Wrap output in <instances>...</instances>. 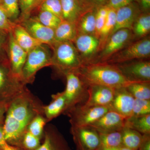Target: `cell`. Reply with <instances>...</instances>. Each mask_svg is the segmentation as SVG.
<instances>
[{"mask_svg":"<svg viewBox=\"0 0 150 150\" xmlns=\"http://www.w3.org/2000/svg\"><path fill=\"white\" fill-rule=\"evenodd\" d=\"M43 107L25 89L11 99L3 126L5 139L10 144L20 148L28 125L43 112Z\"/></svg>","mask_w":150,"mask_h":150,"instance_id":"6da1fadb","label":"cell"},{"mask_svg":"<svg viewBox=\"0 0 150 150\" xmlns=\"http://www.w3.org/2000/svg\"><path fill=\"white\" fill-rule=\"evenodd\" d=\"M76 71L88 86L100 85L117 89L134 83L127 80L116 65L107 62L83 65Z\"/></svg>","mask_w":150,"mask_h":150,"instance_id":"7a4b0ae2","label":"cell"},{"mask_svg":"<svg viewBox=\"0 0 150 150\" xmlns=\"http://www.w3.org/2000/svg\"><path fill=\"white\" fill-rule=\"evenodd\" d=\"M51 49L52 66L61 74L78 70L83 65L79 55L74 43L70 41L56 42Z\"/></svg>","mask_w":150,"mask_h":150,"instance_id":"3957f363","label":"cell"},{"mask_svg":"<svg viewBox=\"0 0 150 150\" xmlns=\"http://www.w3.org/2000/svg\"><path fill=\"white\" fill-rule=\"evenodd\" d=\"M50 47L41 44L28 53L27 58L21 73L23 83L33 81L38 71L43 67L52 66V56Z\"/></svg>","mask_w":150,"mask_h":150,"instance_id":"277c9868","label":"cell"},{"mask_svg":"<svg viewBox=\"0 0 150 150\" xmlns=\"http://www.w3.org/2000/svg\"><path fill=\"white\" fill-rule=\"evenodd\" d=\"M67 84L63 91L67 103L65 112L75 106L84 104L88 98V86L85 83L76 71L65 74Z\"/></svg>","mask_w":150,"mask_h":150,"instance_id":"5b68a950","label":"cell"},{"mask_svg":"<svg viewBox=\"0 0 150 150\" xmlns=\"http://www.w3.org/2000/svg\"><path fill=\"white\" fill-rule=\"evenodd\" d=\"M150 37L148 35L132 42L105 62L116 64L137 59H150Z\"/></svg>","mask_w":150,"mask_h":150,"instance_id":"8992f818","label":"cell"},{"mask_svg":"<svg viewBox=\"0 0 150 150\" xmlns=\"http://www.w3.org/2000/svg\"><path fill=\"white\" fill-rule=\"evenodd\" d=\"M111 109L110 106H88L85 104L75 106L65 113L70 117L71 126L91 125Z\"/></svg>","mask_w":150,"mask_h":150,"instance_id":"52a82bcc","label":"cell"},{"mask_svg":"<svg viewBox=\"0 0 150 150\" xmlns=\"http://www.w3.org/2000/svg\"><path fill=\"white\" fill-rule=\"evenodd\" d=\"M134 41V35L131 30H118L108 39L94 63L106 62L111 56Z\"/></svg>","mask_w":150,"mask_h":150,"instance_id":"ba28073f","label":"cell"},{"mask_svg":"<svg viewBox=\"0 0 150 150\" xmlns=\"http://www.w3.org/2000/svg\"><path fill=\"white\" fill-rule=\"evenodd\" d=\"M115 65L129 81L150 82V59H137Z\"/></svg>","mask_w":150,"mask_h":150,"instance_id":"9c48e42d","label":"cell"},{"mask_svg":"<svg viewBox=\"0 0 150 150\" xmlns=\"http://www.w3.org/2000/svg\"><path fill=\"white\" fill-rule=\"evenodd\" d=\"M71 134L77 150H98L100 146L99 133L91 126H71Z\"/></svg>","mask_w":150,"mask_h":150,"instance_id":"30bf717a","label":"cell"},{"mask_svg":"<svg viewBox=\"0 0 150 150\" xmlns=\"http://www.w3.org/2000/svg\"><path fill=\"white\" fill-rule=\"evenodd\" d=\"M83 65L93 63L100 51L99 38L95 35L78 34L74 42Z\"/></svg>","mask_w":150,"mask_h":150,"instance_id":"8fae6325","label":"cell"},{"mask_svg":"<svg viewBox=\"0 0 150 150\" xmlns=\"http://www.w3.org/2000/svg\"><path fill=\"white\" fill-rule=\"evenodd\" d=\"M33 37L42 44L52 48L56 43L55 29L40 23L35 16H30L18 22Z\"/></svg>","mask_w":150,"mask_h":150,"instance_id":"7c38bea8","label":"cell"},{"mask_svg":"<svg viewBox=\"0 0 150 150\" xmlns=\"http://www.w3.org/2000/svg\"><path fill=\"white\" fill-rule=\"evenodd\" d=\"M27 54L16 42L11 32L9 33L7 47L9 66L13 75L21 81L22 71L26 61Z\"/></svg>","mask_w":150,"mask_h":150,"instance_id":"4fadbf2b","label":"cell"},{"mask_svg":"<svg viewBox=\"0 0 150 150\" xmlns=\"http://www.w3.org/2000/svg\"><path fill=\"white\" fill-rule=\"evenodd\" d=\"M126 118L110 109L90 126L99 133L121 131L124 128Z\"/></svg>","mask_w":150,"mask_h":150,"instance_id":"5bb4252c","label":"cell"},{"mask_svg":"<svg viewBox=\"0 0 150 150\" xmlns=\"http://www.w3.org/2000/svg\"><path fill=\"white\" fill-rule=\"evenodd\" d=\"M115 88L100 85L88 86V98L84 104L88 106H109L114 98Z\"/></svg>","mask_w":150,"mask_h":150,"instance_id":"9a60e30c","label":"cell"},{"mask_svg":"<svg viewBox=\"0 0 150 150\" xmlns=\"http://www.w3.org/2000/svg\"><path fill=\"white\" fill-rule=\"evenodd\" d=\"M141 13L139 6L135 1L118 9L116 11L115 27L112 34L119 29L132 30L134 22Z\"/></svg>","mask_w":150,"mask_h":150,"instance_id":"2e32d148","label":"cell"},{"mask_svg":"<svg viewBox=\"0 0 150 150\" xmlns=\"http://www.w3.org/2000/svg\"><path fill=\"white\" fill-rule=\"evenodd\" d=\"M135 99L126 87L115 89L114 98L109 106L112 110L128 118L132 115Z\"/></svg>","mask_w":150,"mask_h":150,"instance_id":"e0dca14e","label":"cell"},{"mask_svg":"<svg viewBox=\"0 0 150 150\" xmlns=\"http://www.w3.org/2000/svg\"><path fill=\"white\" fill-rule=\"evenodd\" d=\"M22 81L12 74L8 62H0V92L7 89L14 96L24 89Z\"/></svg>","mask_w":150,"mask_h":150,"instance_id":"ac0fdd59","label":"cell"},{"mask_svg":"<svg viewBox=\"0 0 150 150\" xmlns=\"http://www.w3.org/2000/svg\"><path fill=\"white\" fill-rule=\"evenodd\" d=\"M36 150H71L62 134L56 129L46 131L44 140Z\"/></svg>","mask_w":150,"mask_h":150,"instance_id":"d6986e66","label":"cell"},{"mask_svg":"<svg viewBox=\"0 0 150 150\" xmlns=\"http://www.w3.org/2000/svg\"><path fill=\"white\" fill-rule=\"evenodd\" d=\"M11 32L16 42L27 53L36 46L42 44L33 37L18 23H14Z\"/></svg>","mask_w":150,"mask_h":150,"instance_id":"ffe728a7","label":"cell"},{"mask_svg":"<svg viewBox=\"0 0 150 150\" xmlns=\"http://www.w3.org/2000/svg\"><path fill=\"white\" fill-rule=\"evenodd\" d=\"M97 9L86 11L81 15L75 23L77 35L91 34L95 35Z\"/></svg>","mask_w":150,"mask_h":150,"instance_id":"44dd1931","label":"cell"},{"mask_svg":"<svg viewBox=\"0 0 150 150\" xmlns=\"http://www.w3.org/2000/svg\"><path fill=\"white\" fill-rule=\"evenodd\" d=\"M52 98L51 103L43 107V113L48 120L64 113L67 109V103L63 92L54 95Z\"/></svg>","mask_w":150,"mask_h":150,"instance_id":"7402d4cb","label":"cell"},{"mask_svg":"<svg viewBox=\"0 0 150 150\" xmlns=\"http://www.w3.org/2000/svg\"><path fill=\"white\" fill-rule=\"evenodd\" d=\"M62 20L76 23L84 12L79 0H60Z\"/></svg>","mask_w":150,"mask_h":150,"instance_id":"603a6c76","label":"cell"},{"mask_svg":"<svg viewBox=\"0 0 150 150\" xmlns=\"http://www.w3.org/2000/svg\"><path fill=\"white\" fill-rule=\"evenodd\" d=\"M77 35L76 24L62 20L55 29L56 42L70 41L73 42Z\"/></svg>","mask_w":150,"mask_h":150,"instance_id":"cb8c5ba5","label":"cell"},{"mask_svg":"<svg viewBox=\"0 0 150 150\" xmlns=\"http://www.w3.org/2000/svg\"><path fill=\"white\" fill-rule=\"evenodd\" d=\"M134 40H137L146 37L150 32V13H141L134 22L132 29Z\"/></svg>","mask_w":150,"mask_h":150,"instance_id":"d4e9b609","label":"cell"},{"mask_svg":"<svg viewBox=\"0 0 150 150\" xmlns=\"http://www.w3.org/2000/svg\"><path fill=\"white\" fill-rule=\"evenodd\" d=\"M121 131L122 146L131 150H138L143 141V134L126 126Z\"/></svg>","mask_w":150,"mask_h":150,"instance_id":"484cf974","label":"cell"},{"mask_svg":"<svg viewBox=\"0 0 150 150\" xmlns=\"http://www.w3.org/2000/svg\"><path fill=\"white\" fill-rule=\"evenodd\" d=\"M125 126L136 130L143 135L150 134V114L126 118Z\"/></svg>","mask_w":150,"mask_h":150,"instance_id":"4316f807","label":"cell"},{"mask_svg":"<svg viewBox=\"0 0 150 150\" xmlns=\"http://www.w3.org/2000/svg\"><path fill=\"white\" fill-rule=\"evenodd\" d=\"M115 19L116 10L108 8L106 21L100 33L99 52L102 50L108 39L112 34V31L115 27Z\"/></svg>","mask_w":150,"mask_h":150,"instance_id":"83f0119b","label":"cell"},{"mask_svg":"<svg viewBox=\"0 0 150 150\" xmlns=\"http://www.w3.org/2000/svg\"><path fill=\"white\" fill-rule=\"evenodd\" d=\"M126 88L135 99L150 100V82L133 83Z\"/></svg>","mask_w":150,"mask_h":150,"instance_id":"f1b7e54d","label":"cell"},{"mask_svg":"<svg viewBox=\"0 0 150 150\" xmlns=\"http://www.w3.org/2000/svg\"><path fill=\"white\" fill-rule=\"evenodd\" d=\"M121 131L99 133L100 147L112 148L122 146Z\"/></svg>","mask_w":150,"mask_h":150,"instance_id":"f546056e","label":"cell"},{"mask_svg":"<svg viewBox=\"0 0 150 150\" xmlns=\"http://www.w3.org/2000/svg\"><path fill=\"white\" fill-rule=\"evenodd\" d=\"M0 6L12 22L16 23L20 17L19 0H0Z\"/></svg>","mask_w":150,"mask_h":150,"instance_id":"4dcf8cb0","label":"cell"},{"mask_svg":"<svg viewBox=\"0 0 150 150\" xmlns=\"http://www.w3.org/2000/svg\"><path fill=\"white\" fill-rule=\"evenodd\" d=\"M38 14L35 16L40 23L47 27L55 29L62 20L54 14L45 11H38Z\"/></svg>","mask_w":150,"mask_h":150,"instance_id":"1f68e13d","label":"cell"},{"mask_svg":"<svg viewBox=\"0 0 150 150\" xmlns=\"http://www.w3.org/2000/svg\"><path fill=\"white\" fill-rule=\"evenodd\" d=\"M46 120L41 114H38L30 123L27 131L38 138L41 139L43 134Z\"/></svg>","mask_w":150,"mask_h":150,"instance_id":"d6a6232c","label":"cell"},{"mask_svg":"<svg viewBox=\"0 0 150 150\" xmlns=\"http://www.w3.org/2000/svg\"><path fill=\"white\" fill-rule=\"evenodd\" d=\"M35 11H47L62 20V6L60 0H44Z\"/></svg>","mask_w":150,"mask_h":150,"instance_id":"836d02e7","label":"cell"},{"mask_svg":"<svg viewBox=\"0 0 150 150\" xmlns=\"http://www.w3.org/2000/svg\"><path fill=\"white\" fill-rule=\"evenodd\" d=\"M40 139L27 131L23 137L20 148L23 150H36L40 146Z\"/></svg>","mask_w":150,"mask_h":150,"instance_id":"e575fe53","label":"cell"},{"mask_svg":"<svg viewBox=\"0 0 150 150\" xmlns=\"http://www.w3.org/2000/svg\"><path fill=\"white\" fill-rule=\"evenodd\" d=\"M150 114V100L135 99L131 116H143Z\"/></svg>","mask_w":150,"mask_h":150,"instance_id":"d590c367","label":"cell"},{"mask_svg":"<svg viewBox=\"0 0 150 150\" xmlns=\"http://www.w3.org/2000/svg\"><path fill=\"white\" fill-rule=\"evenodd\" d=\"M108 8L105 6L97 9L96 16L95 35L99 38L100 33L106 21Z\"/></svg>","mask_w":150,"mask_h":150,"instance_id":"8d00e7d4","label":"cell"},{"mask_svg":"<svg viewBox=\"0 0 150 150\" xmlns=\"http://www.w3.org/2000/svg\"><path fill=\"white\" fill-rule=\"evenodd\" d=\"M35 1V0H19L21 14L18 22L31 15Z\"/></svg>","mask_w":150,"mask_h":150,"instance_id":"74e56055","label":"cell"},{"mask_svg":"<svg viewBox=\"0 0 150 150\" xmlns=\"http://www.w3.org/2000/svg\"><path fill=\"white\" fill-rule=\"evenodd\" d=\"M9 33L0 30V62H8L7 47Z\"/></svg>","mask_w":150,"mask_h":150,"instance_id":"f35d334b","label":"cell"},{"mask_svg":"<svg viewBox=\"0 0 150 150\" xmlns=\"http://www.w3.org/2000/svg\"><path fill=\"white\" fill-rule=\"evenodd\" d=\"M83 11L105 6L108 0H79Z\"/></svg>","mask_w":150,"mask_h":150,"instance_id":"ab89813d","label":"cell"},{"mask_svg":"<svg viewBox=\"0 0 150 150\" xmlns=\"http://www.w3.org/2000/svg\"><path fill=\"white\" fill-rule=\"evenodd\" d=\"M14 23L10 20L5 11L0 6V30L9 33Z\"/></svg>","mask_w":150,"mask_h":150,"instance_id":"60d3db41","label":"cell"},{"mask_svg":"<svg viewBox=\"0 0 150 150\" xmlns=\"http://www.w3.org/2000/svg\"><path fill=\"white\" fill-rule=\"evenodd\" d=\"M134 1V0H108L105 6L108 8L116 11Z\"/></svg>","mask_w":150,"mask_h":150,"instance_id":"b9f144b4","label":"cell"},{"mask_svg":"<svg viewBox=\"0 0 150 150\" xmlns=\"http://www.w3.org/2000/svg\"><path fill=\"white\" fill-rule=\"evenodd\" d=\"M139 6L142 13L149 12L150 0H134Z\"/></svg>","mask_w":150,"mask_h":150,"instance_id":"7bdbcfd3","label":"cell"},{"mask_svg":"<svg viewBox=\"0 0 150 150\" xmlns=\"http://www.w3.org/2000/svg\"><path fill=\"white\" fill-rule=\"evenodd\" d=\"M138 150H150V134L143 135V139Z\"/></svg>","mask_w":150,"mask_h":150,"instance_id":"ee69618b","label":"cell"},{"mask_svg":"<svg viewBox=\"0 0 150 150\" xmlns=\"http://www.w3.org/2000/svg\"><path fill=\"white\" fill-rule=\"evenodd\" d=\"M8 144V142L5 139L3 126H0V149H2Z\"/></svg>","mask_w":150,"mask_h":150,"instance_id":"f6af8a7d","label":"cell"},{"mask_svg":"<svg viewBox=\"0 0 150 150\" xmlns=\"http://www.w3.org/2000/svg\"><path fill=\"white\" fill-rule=\"evenodd\" d=\"M98 150H131L130 149H128L123 146H121L118 147L112 148H106L103 147H100L99 149Z\"/></svg>","mask_w":150,"mask_h":150,"instance_id":"bcb514c9","label":"cell"},{"mask_svg":"<svg viewBox=\"0 0 150 150\" xmlns=\"http://www.w3.org/2000/svg\"><path fill=\"white\" fill-rule=\"evenodd\" d=\"M44 0H35L34 6H33V10L32 13H33L36 9V8L38 7V6L40 5V4Z\"/></svg>","mask_w":150,"mask_h":150,"instance_id":"7dc6e473","label":"cell"},{"mask_svg":"<svg viewBox=\"0 0 150 150\" xmlns=\"http://www.w3.org/2000/svg\"><path fill=\"white\" fill-rule=\"evenodd\" d=\"M5 108L0 105V120L2 118L4 112H5Z\"/></svg>","mask_w":150,"mask_h":150,"instance_id":"c3c4849f","label":"cell"},{"mask_svg":"<svg viewBox=\"0 0 150 150\" xmlns=\"http://www.w3.org/2000/svg\"><path fill=\"white\" fill-rule=\"evenodd\" d=\"M0 150H2L1 149H0Z\"/></svg>","mask_w":150,"mask_h":150,"instance_id":"681fc988","label":"cell"}]
</instances>
